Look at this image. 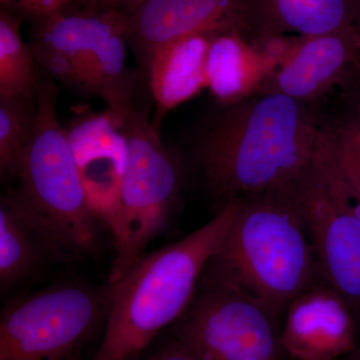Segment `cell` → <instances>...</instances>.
Masks as SVG:
<instances>
[{
    "label": "cell",
    "mask_w": 360,
    "mask_h": 360,
    "mask_svg": "<svg viewBox=\"0 0 360 360\" xmlns=\"http://www.w3.org/2000/svg\"><path fill=\"white\" fill-rule=\"evenodd\" d=\"M214 257L188 309L167 330L196 360H290L279 319Z\"/></svg>",
    "instance_id": "6"
},
{
    "label": "cell",
    "mask_w": 360,
    "mask_h": 360,
    "mask_svg": "<svg viewBox=\"0 0 360 360\" xmlns=\"http://www.w3.org/2000/svg\"><path fill=\"white\" fill-rule=\"evenodd\" d=\"M291 193L322 276L347 300L360 326V196L341 174L321 130L314 158Z\"/></svg>",
    "instance_id": "8"
},
{
    "label": "cell",
    "mask_w": 360,
    "mask_h": 360,
    "mask_svg": "<svg viewBox=\"0 0 360 360\" xmlns=\"http://www.w3.org/2000/svg\"><path fill=\"white\" fill-rule=\"evenodd\" d=\"M68 360H80V352H79V354L73 355V356L70 357V359Z\"/></svg>",
    "instance_id": "27"
},
{
    "label": "cell",
    "mask_w": 360,
    "mask_h": 360,
    "mask_svg": "<svg viewBox=\"0 0 360 360\" xmlns=\"http://www.w3.org/2000/svg\"><path fill=\"white\" fill-rule=\"evenodd\" d=\"M30 44L37 65L49 77L68 89L84 91L85 94L84 82L72 61L65 54L41 45Z\"/></svg>",
    "instance_id": "20"
},
{
    "label": "cell",
    "mask_w": 360,
    "mask_h": 360,
    "mask_svg": "<svg viewBox=\"0 0 360 360\" xmlns=\"http://www.w3.org/2000/svg\"><path fill=\"white\" fill-rule=\"evenodd\" d=\"M238 201L174 243L143 257L113 284L112 300L91 360H137L193 302L201 276L219 255Z\"/></svg>",
    "instance_id": "2"
},
{
    "label": "cell",
    "mask_w": 360,
    "mask_h": 360,
    "mask_svg": "<svg viewBox=\"0 0 360 360\" xmlns=\"http://www.w3.org/2000/svg\"><path fill=\"white\" fill-rule=\"evenodd\" d=\"M72 0H0L1 7L18 13L23 20H39L65 9Z\"/></svg>",
    "instance_id": "21"
},
{
    "label": "cell",
    "mask_w": 360,
    "mask_h": 360,
    "mask_svg": "<svg viewBox=\"0 0 360 360\" xmlns=\"http://www.w3.org/2000/svg\"><path fill=\"white\" fill-rule=\"evenodd\" d=\"M127 20L115 14L92 52L89 94L98 96L108 103V112L122 127L134 108L132 98L139 72L127 68Z\"/></svg>",
    "instance_id": "15"
},
{
    "label": "cell",
    "mask_w": 360,
    "mask_h": 360,
    "mask_svg": "<svg viewBox=\"0 0 360 360\" xmlns=\"http://www.w3.org/2000/svg\"><path fill=\"white\" fill-rule=\"evenodd\" d=\"M276 68L239 30L217 32L208 51L207 89L217 103H233L258 92Z\"/></svg>",
    "instance_id": "14"
},
{
    "label": "cell",
    "mask_w": 360,
    "mask_h": 360,
    "mask_svg": "<svg viewBox=\"0 0 360 360\" xmlns=\"http://www.w3.org/2000/svg\"><path fill=\"white\" fill-rule=\"evenodd\" d=\"M137 360H196L179 340L167 330L158 336Z\"/></svg>",
    "instance_id": "22"
},
{
    "label": "cell",
    "mask_w": 360,
    "mask_h": 360,
    "mask_svg": "<svg viewBox=\"0 0 360 360\" xmlns=\"http://www.w3.org/2000/svg\"><path fill=\"white\" fill-rule=\"evenodd\" d=\"M245 0H146L127 20V37L141 75L161 49L196 33L241 32Z\"/></svg>",
    "instance_id": "10"
},
{
    "label": "cell",
    "mask_w": 360,
    "mask_h": 360,
    "mask_svg": "<svg viewBox=\"0 0 360 360\" xmlns=\"http://www.w3.org/2000/svg\"><path fill=\"white\" fill-rule=\"evenodd\" d=\"M35 97H0V172L16 179L21 160L30 144L35 122Z\"/></svg>",
    "instance_id": "19"
},
{
    "label": "cell",
    "mask_w": 360,
    "mask_h": 360,
    "mask_svg": "<svg viewBox=\"0 0 360 360\" xmlns=\"http://www.w3.org/2000/svg\"><path fill=\"white\" fill-rule=\"evenodd\" d=\"M354 26L355 30H356L360 37V0H357L356 11H355Z\"/></svg>",
    "instance_id": "25"
},
{
    "label": "cell",
    "mask_w": 360,
    "mask_h": 360,
    "mask_svg": "<svg viewBox=\"0 0 360 360\" xmlns=\"http://www.w3.org/2000/svg\"><path fill=\"white\" fill-rule=\"evenodd\" d=\"M338 90L340 96L360 110V58L347 71Z\"/></svg>",
    "instance_id": "24"
},
{
    "label": "cell",
    "mask_w": 360,
    "mask_h": 360,
    "mask_svg": "<svg viewBox=\"0 0 360 360\" xmlns=\"http://www.w3.org/2000/svg\"><path fill=\"white\" fill-rule=\"evenodd\" d=\"M54 262L51 250L11 189L0 201V285L8 290Z\"/></svg>",
    "instance_id": "16"
},
{
    "label": "cell",
    "mask_w": 360,
    "mask_h": 360,
    "mask_svg": "<svg viewBox=\"0 0 360 360\" xmlns=\"http://www.w3.org/2000/svg\"><path fill=\"white\" fill-rule=\"evenodd\" d=\"M214 33L187 35L155 54L146 80L161 115L207 89L208 51Z\"/></svg>",
    "instance_id": "13"
},
{
    "label": "cell",
    "mask_w": 360,
    "mask_h": 360,
    "mask_svg": "<svg viewBox=\"0 0 360 360\" xmlns=\"http://www.w3.org/2000/svg\"><path fill=\"white\" fill-rule=\"evenodd\" d=\"M113 284L52 285L2 310L0 360H68L104 328Z\"/></svg>",
    "instance_id": "7"
},
{
    "label": "cell",
    "mask_w": 360,
    "mask_h": 360,
    "mask_svg": "<svg viewBox=\"0 0 360 360\" xmlns=\"http://www.w3.org/2000/svg\"><path fill=\"white\" fill-rule=\"evenodd\" d=\"M328 99L319 108V130L341 174L360 196V110L341 96L335 103Z\"/></svg>",
    "instance_id": "17"
},
{
    "label": "cell",
    "mask_w": 360,
    "mask_h": 360,
    "mask_svg": "<svg viewBox=\"0 0 360 360\" xmlns=\"http://www.w3.org/2000/svg\"><path fill=\"white\" fill-rule=\"evenodd\" d=\"M341 360H360V335L359 345H357V347L355 348L354 352Z\"/></svg>",
    "instance_id": "26"
},
{
    "label": "cell",
    "mask_w": 360,
    "mask_h": 360,
    "mask_svg": "<svg viewBox=\"0 0 360 360\" xmlns=\"http://www.w3.org/2000/svg\"><path fill=\"white\" fill-rule=\"evenodd\" d=\"M281 340L290 360H341L359 342L347 300L322 276L288 305Z\"/></svg>",
    "instance_id": "9"
},
{
    "label": "cell",
    "mask_w": 360,
    "mask_h": 360,
    "mask_svg": "<svg viewBox=\"0 0 360 360\" xmlns=\"http://www.w3.org/2000/svg\"><path fill=\"white\" fill-rule=\"evenodd\" d=\"M122 129L127 160L120 203L110 221L115 248L110 283L120 281L167 231L179 210L186 181L184 160L163 143L146 111L134 106Z\"/></svg>",
    "instance_id": "5"
},
{
    "label": "cell",
    "mask_w": 360,
    "mask_h": 360,
    "mask_svg": "<svg viewBox=\"0 0 360 360\" xmlns=\"http://www.w3.org/2000/svg\"><path fill=\"white\" fill-rule=\"evenodd\" d=\"M360 58L354 26L340 32L300 37L290 56L266 78L258 92H274L319 108L335 94Z\"/></svg>",
    "instance_id": "11"
},
{
    "label": "cell",
    "mask_w": 360,
    "mask_h": 360,
    "mask_svg": "<svg viewBox=\"0 0 360 360\" xmlns=\"http://www.w3.org/2000/svg\"><path fill=\"white\" fill-rule=\"evenodd\" d=\"M319 110L274 92L219 104L193 135L191 162L217 212L232 201L292 188L314 158Z\"/></svg>",
    "instance_id": "1"
},
{
    "label": "cell",
    "mask_w": 360,
    "mask_h": 360,
    "mask_svg": "<svg viewBox=\"0 0 360 360\" xmlns=\"http://www.w3.org/2000/svg\"><path fill=\"white\" fill-rule=\"evenodd\" d=\"M357 0H245L241 33L257 45L279 37H311L354 26Z\"/></svg>",
    "instance_id": "12"
},
{
    "label": "cell",
    "mask_w": 360,
    "mask_h": 360,
    "mask_svg": "<svg viewBox=\"0 0 360 360\" xmlns=\"http://www.w3.org/2000/svg\"><path fill=\"white\" fill-rule=\"evenodd\" d=\"M23 18L0 11V97H35L40 68L32 46L21 37Z\"/></svg>",
    "instance_id": "18"
},
{
    "label": "cell",
    "mask_w": 360,
    "mask_h": 360,
    "mask_svg": "<svg viewBox=\"0 0 360 360\" xmlns=\"http://www.w3.org/2000/svg\"><path fill=\"white\" fill-rule=\"evenodd\" d=\"M58 96L56 82L40 70L34 131L21 160L18 186L11 191L54 262L70 264L96 252L101 229L68 132L58 122Z\"/></svg>",
    "instance_id": "3"
},
{
    "label": "cell",
    "mask_w": 360,
    "mask_h": 360,
    "mask_svg": "<svg viewBox=\"0 0 360 360\" xmlns=\"http://www.w3.org/2000/svg\"><path fill=\"white\" fill-rule=\"evenodd\" d=\"M238 201L215 259L281 321L322 274L291 189Z\"/></svg>",
    "instance_id": "4"
},
{
    "label": "cell",
    "mask_w": 360,
    "mask_h": 360,
    "mask_svg": "<svg viewBox=\"0 0 360 360\" xmlns=\"http://www.w3.org/2000/svg\"><path fill=\"white\" fill-rule=\"evenodd\" d=\"M146 0H72L66 8L118 14L129 18Z\"/></svg>",
    "instance_id": "23"
}]
</instances>
